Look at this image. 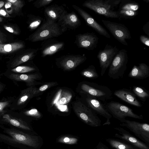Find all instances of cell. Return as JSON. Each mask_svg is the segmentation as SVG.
<instances>
[{
    "label": "cell",
    "mask_w": 149,
    "mask_h": 149,
    "mask_svg": "<svg viewBox=\"0 0 149 149\" xmlns=\"http://www.w3.org/2000/svg\"><path fill=\"white\" fill-rule=\"evenodd\" d=\"M64 32L57 22L47 19L37 30L32 34L30 40L33 42L43 40L57 37Z\"/></svg>",
    "instance_id": "obj_1"
},
{
    "label": "cell",
    "mask_w": 149,
    "mask_h": 149,
    "mask_svg": "<svg viewBox=\"0 0 149 149\" xmlns=\"http://www.w3.org/2000/svg\"><path fill=\"white\" fill-rule=\"evenodd\" d=\"M128 62L127 51L123 49L119 50L109 66L108 76L113 79L122 77L126 70Z\"/></svg>",
    "instance_id": "obj_2"
},
{
    "label": "cell",
    "mask_w": 149,
    "mask_h": 149,
    "mask_svg": "<svg viewBox=\"0 0 149 149\" xmlns=\"http://www.w3.org/2000/svg\"><path fill=\"white\" fill-rule=\"evenodd\" d=\"M105 105L111 116L121 123L123 122L127 117L140 120L143 119L142 114L135 113L131 108L119 102L111 101Z\"/></svg>",
    "instance_id": "obj_3"
},
{
    "label": "cell",
    "mask_w": 149,
    "mask_h": 149,
    "mask_svg": "<svg viewBox=\"0 0 149 149\" xmlns=\"http://www.w3.org/2000/svg\"><path fill=\"white\" fill-rule=\"evenodd\" d=\"M73 109L78 116L86 124L94 127L101 125V121L97 114L81 102L75 103Z\"/></svg>",
    "instance_id": "obj_4"
},
{
    "label": "cell",
    "mask_w": 149,
    "mask_h": 149,
    "mask_svg": "<svg viewBox=\"0 0 149 149\" xmlns=\"http://www.w3.org/2000/svg\"><path fill=\"white\" fill-rule=\"evenodd\" d=\"M81 88L84 93L95 97L102 102L107 101L112 97V92L109 88L95 83L84 82Z\"/></svg>",
    "instance_id": "obj_5"
},
{
    "label": "cell",
    "mask_w": 149,
    "mask_h": 149,
    "mask_svg": "<svg viewBox=\"0 0 149 149\" xmlns=\"http://www.w3.org/2000/svg\"><path fill=\"white\" fill-rule=\"evenodd\" d=\"M82 5L107 17H119L116 11L112 10L108 0H88L84 1Z\"/></svg>",
    "instance_id": "obj_6"
},
{
    "label": "cell",
    "mask_w": 149,
    "mask_h": 149,
    "mask_svg": "<svg viewBox=\"0 0 149 149\" xmlns=\"http://www.w3.org/2000/svg\"><path fill=\"white\" fill-rule=\"evenodd\" d=\"M101 21L116 40L124 45H128L126 40L131 38V36L126 26L110 21L102 19Z\"/></svg>",
    "instance_id": "obj_7"
},
{
    "label": "cell",
    "mask_w": 149,
    "mask_h": 149,
    "mask_svg": "<svg viewBox=\"0 0 149 149\" xmlns=\"http://www.w3.org/2000/svg\"><path fill=\"white\" fill-rule=\"evenodd\" d=\"M126 127L138 138L148 145L149 144V125L145 123H140L125 119L120 124Z\"/></svg>",
    "instance_id": "obj_8"
},
{
    "label": "cell",
    "mask_w": 149,
    "mask_h": 149,
    "mask_svg": "<svg viewBox=\"0 0 149 149\" xmlns=\"http://www.w3.org/2000/svg\"><path fill=\"white\" fill-rule=\"evenodd\" d=\"M119 51L116 46L113 47L108 44L106 45L104 49L99 51L97 57L101 68V75L102 76L104 74Z\"/></svg>",
    "instance_id": "obj_9"
},
{
    "label": "cell",
    "mask_w": 149,
    "mask_h": 149,
    "mask_svg": "<svg viewBox=\"0 0 149 149\" xmlns=\"http://www.w3.org/2000/svg\"><path fill=\"white\" fill-rule=\"evenodd\" d=\"M6 132L14 141L19 143L35 148H37L39 145L38 138L37 136L31 135L14 129H8Z\"/></svg>",
    "instance_id": "obj_10"
},
{
    "label": "cell",
    "mask_w": 149,
    "mask_h": 149,
    "mask_svg": "<svg viewBox=\"0 0 149 149\" xmlns=\"http://www.w3.org/2000/svg\"><path fill=\"white\" fill-rule=\"evenodd\" d=\"M114 129L118 132L114 134V137L126 142L137 149H149L148 145L138 139L123 128L119 127Z\"/></svg>",
    "instance_id": "obj_11"
},
{
    "label": "cell",
    "mask_w": 149,
    "mask_h": 149,
    "mask_svg": "<svg viewBox=\"0 0 149 149\" xmlns=\"http://www.w3.org/2000/svg\"><path fill=\"white\" fill-rule=\"evenodd\" d=\"M72 6L83 18L88 26L92 28L100 35L108 38H110V36L106 30L89 14L76 5H73Z\"/></svg>",
    "instance_id": "obj_12"
},
{
    "label": "cell",
    "mask_w": 149,
    "mask_h": 149,
    "mask_svg": "<svg viewBox=\"0 0 149 149\" xmlns=\"http://www.w3.org/2000/svg\"><path fill=\"white\" fill-rule=\"evenodd\" d=\"M99 38L94 33H86L76 36L75 43L79 48L93 50L96 48Z\"/></svg>",
    "instance_id": "obj_13"
},
{
    "label": "cell",
    "mask_w": 149,
    "mask_h": 149,
    "mask_svg": "<svg viewBox=\"0 0 149 149\" xmlns=\"http://www.w3.org/2000/svg\"><path fill=\"white\" fill-rule=\"evenodd\" d=\"M37 88L30 87L21 91L19 96L15 99L9 106L11 110H15L22 109L26 104L36 95Z\"/></svg>",
    "instance_id": "obj_14"
},
{
    "label": "cell",
    "mask_w": 149,
    "mask_h": 149,
    "mask_svg": "<svg viewBox=\"0 0 149 149\" xmlns=\"http://www.w3.org/2000/svg\"><path fill=\"white\" fill-rule=\"evenodd\" d=\"M86 95L84 99L87 105L97 114L104 117L107 119H110L112 116L107 110L102 102L95 97L89 94Z\"/></svg>",
    "instance_id": "obj_15"
},
{
    "label": "cell",
    "mask_w": 149,
    "mask_h": 149,
    "mask_svg": "<svg viewBox=\"0 0 149 149\" xmlns=\"http://www.w3.org/2000/svg\"><path fill=\"white\" fill-rule=\"evenodd\" d=\"M86 59V57L84 56L71 54L63 56L57 60L59 65L64 69L70 70L76 68Z\"/></svg>",
    "instance_id": "obj_16"
},
{
    "label": "cell",
    "mask_w": 149,
    "mask_h": 149,
    "mask_svg": "<svg viewBox=\"0 0 149 149\" xmlns=\"http://www.w3.org/2000/svg\"><path fill=\"white\" fill-rule=\"evenodd\" d=\"M57 22L64 32L68 29H74L81 25L80 21L74 12L68 13L66 10Z\"/></svg>",
    "instance_id": "obj_17"
},
{
    "label": "cell",
    "mask_w": 149,
    "mask_h": 149,
    "mask_svg": "<svg viewBox=\"0 0 149 149\" xmlns=\"http://www.w3.org/2000/svg\"><path fill=\"white\" fill-rule=\"evenodd\" d=\"M4 75L14 82L22 81L26 83V85L32 87L34 85L36 80L39 78L37 74H17L8 72Z\"/></svg>",
    "instance_id": "obj_18"
},
{
    "label": "cell",
    "mask_w": 149,
    "mask_h": 149,
    "mask_svg": "<svg viewBox=\"0 0 149 149\" xmlns=\"http://www.w3.org/2000/svg\"><path fill=\"white\" fill-rule=\"evenodd\" d=\"M114 95L124 102L138 107H142L141 103L136 96L130 90L127 88H122L116 90Z\"/></svg>",
    "instance_id": "obj_19"
},
{
    "label": "cell",
    "mask_w": 149,
    "mask_h": 149,
    "mask_svg": "<svg viewBox=\"0 0 149 149\" xmlns=\"http://www.w3.org/2000/svg\"><path fill=\"white\" fill-rule=\"evenodd\" d=\"M64 45L63 42L55 40L45 41L41 48L42 55L45 57L53 54L62 49Z\"/></svg>",
    "instance_id": "obj_20"
},
{
    "label": "cell",
    "mask_w": 149,
    "mask_h": 149,
    "mask_svg": "<svg viewBox=\"0 0 149 149\" xmlns=\"http://www.w3.org/2000/svg\"><path fill=\"white\" fill-rule=\"evenodd\" d=\"M128 76L133 79H141L149 77V67L144 63L134 65L129 72Z\"/></svg>",
    "instance_id": "obj_21"
},
{
    "label": "cell",
    "mask_w": 149,
    "mask_h": 149,
    "mask_svg": "<svg viewBox=\"0 0 149 149\" xmlns=\"http://www.w3.org/2000/svg\"><path fill=\"white\" fill-rule=\"evenodd\" d=\"M65 11L62 6L54 4L45 7L44 13L47 19L57 22Z\"/></svg>",
    "instance_id": "obj_22"
},
{
    "label": "cell",
    "mask_w": 149,
    "mask_h": 149,
    "mask_svg": "<svg viewBox=\"0 0 149 149\" xmlns=\"http://www.w3.org/2000/svg\"><path fill=\"white\" fill-rule=\"evenodd\" d=\"M105 140L114 149H137L128 143L120 139L107 138Z\"/></svg>",
    "instance_id": "obj_23"
},
{
    "label": "cell",
    "mask_w": 149,
    "mask_h": 149,
    "mask_svg": "<svg viewBox=\"0 0 149 149\" xmlns=\"http://www.w3.org/2000/svg\"><path fill=\"white\" fill-rule=\"evenodd\" d=\"M3 118L5 121L14 126L26 130H30L29 127L25 123L20 120L12 117L9 114H3Z\"/></svg>",
    "instance_id": "obj_24"
},
{
    "label": "cell",
    "mask_w": 149,
    "mask_h": 149,
    "mask_svg": "<svg viewBox=\"0 0 149 149\" xmlns=\"http://www.w3.org/2000/svg\"><path fill=\"white\" fill-rule=\"evenodd\" d=\"M24 46L22 44L19 42L6 44L0 43V53H11L22 48Z\"/></svg>",
    "instance_id": "obj_25"
},
{
    "label": "cell",
    "mask_w": 149,
    "mask_h": 149,
    "mask_svg": "<svg viewBox=\"0 0 149 149\" xmlns=\"http://www.w3.org/2000/svg\"><path fill=\"white\" fill-rule=\"evenodd\" d=\"M119 7V10L137 11L140 6L138 3L135 1L130 0H121Z\"/></svg>",
    "instance_id": "obj_26"
},
{
    "label": "cell",
    "mask_w": 149,
    "mask_h": 149,
    "mask_svg": "<svg viewBox=\"0 0 149 149\" xmlns=\"http://www.w3.org/2000/svg\"><path fill=\"white\" fill-rule=\"evenodd\" d=\"M132 91L135 95L143 102H145L149 97V93L144 88L140 86H134Z\"/></svg>",
    "instance_id": "obj_27"
},
{
    "label": "cell",
    "mask_w": 149,
    "mask_h": 149,
    "mask_svg": "<svg viewBox=\"0 0 149 149\" xmlns=\"http://www.w3.org/2000/svg\"><path fill=\"white\" fill-rule=\"evenodd\" d=\"M81 74L83 76L91 79H97L99 77L95 68L93 65H90L88 68L83 70Z\"/></svg>",
    "instance_id": "obj_28"
},
{
    "label": "cell",
    "mask_w": 149,
    "mask_h": 149,
    "mask_svg": "<svg viewBox=\"0 0 149 149\" xmlns=\"http://www.w3.org/2000/svg\"><path fill=\"white\" fill-rule=\"evenodd\" d=\"M38 50L37 49H35L31 51L30 53L24 55L19 60L12 63L10 66V68H11L10 69L15 67L17 65L29 61L30 59L35 56L37 52H38Z\"/></svg>",
    "instance_id": "obj_29"
},
{
    "label": "cell",
    "mask_w": 149,
    "mask_h": 149,
    "mask_svg": "<svg viewBox=\"0 0 149 149\" xmlns=\"http://www.w3.org/2000/svg\"><path fill=\"white\" fill-rule=\"evenodd\" d=\"M35 68L27 66H19L10 69L7 72L17 74H24L34 70Z\"/></svg>",
    "instance_id": "obj_30"
},
{
    "label": "cell",
    "mask_w": 149,
    "mask_h": 149,
    "mask_svg": "<svg viewBox=\"0 0 149 149\" xmlns=\"http://www.w3.org/2000/svg\"><path fill=\"white\" fill-rule=\"evenodd\" d=\"M116 11L119 17L125 19H132L138 13V11L122 10H119Z\"/></svg>",
    "instance_id": "obj_31"
},
{
    "label": "cell",
    "mask_w": 149,
    "mask_h": 149,
    "mask_svg": "<svg viewBox=\"0 0 149 149\" xmlns=\"http://www.w3.org/2000/svg\"><path fill=\"white\" fill-rule=\"evenodd\" d=\"M59 96L58 102L59 104L63 105L68 103L70 101L72 97V95L68 92L64 91L60 94Z\"/></svg>",
    "instance_id": "obj_32"
},
{
    "label": "cell",
    "mask_w": 149,
    "mask_h": 149,
    "mask_svg": "<svg viewBox=\"0 0 149 149\" xmlns=\"http://www.w3.org/2000/svg\"><path fill=\"white\" fill-rule=\"evenodd\" d=\"M58 142L68 144H76L78 141V139L73 137L64 136L60 138L58 140Z\"/></svg>",
    "instance_id": "obj_33"
},
{
    "label": "cell",
    "mask_w": 149,
    "mask_h": 149,
    "mask_svg": "<svg viewBox=\"0 0 149 149\" xmlns=\"http://www.w3.org/2000/svg\"><path fill=\"white\" fill-rule=\"evenodd\" d=\"M43 18L39 16H34V19L30 24L29 27L31 30L38 28L41 24Z\"/></svg>",
    "instance_id": "obj_34"
},
{
    "label": "cell",
    "mask_w": 149,
    "mask_h": 149,
    "mask_svg": "<svg viewBox=\"0 0 149 149\" xmlns=\"http://www.w3.org/2000/svg\"><path fill=\"white\" fill-rule=\"evenodd\" d=\"M23 113L26 116L36 118H39L41 117L40 113L35 108L25 111Z\"/></svg>",
    "instance_id": "obj_35"
},
{
    "label": "cell",
    "mask_w": 149,
    "mask_h": 149,
    "mask_svg": "<svg viewBox=\"0 0 149 149\" xmlns=\"http://www.w3.org/2000/svg\"><path fill=\"white\" fill-rule=\"evenodd\" d=\"M14 100L12 98L3 102H0V113L4 114L5 113L4 109L8 106H9Z\"/></svg>",
    "instance_id": "obj_36"
},
{
    "label": "cell",
    "mask_w": 149,
    "mask_h": 149,
    "mask_svg": "<svg viewBox=\"0 0 149 149\" xmlns=\"http://www.w3.org/2000/svg\"><path fill=\"white\" fill-rule=\"evenodd\" d=\"M53 0H37L34 3L35 6L37 8L45 7L53 1Z\"/></svg>",
    "instance_id": "obj_37"
},
{
    "label": "cell",
    "mask_w": 149,
    "mask_h": 149,
    "mask_svg": "<svg viewBox=\"0 0 149 149\" xmlns=\"http://www.w3.org/2000/svg\"><path fill=\"white\" fill-rule=\"evenodd\" d=\"M7 1L11 3L14 9L16 10L21 8L23 6V3L20 0H8Z\"/></svg>",
    "instance_id": "obj_38"
},
{
    "label": "cell",
    "mask_w": 149,
    "mask_h": 149,
    "mask_svg": "<svg viewBox=\"0 0 149 149\" xmlns=\"http://www.w3.org/2000/svg\"><path fill=\"white\" fill-rule=\"evenodd\" d=\"M141 42L145 45L149 47V38L144 35H141L140 37Z\"/></svg>",
    "instance_id": "obj_39"
},
{
    "label": "cell",
    "mask_w": 149,
    "mask_h": 149,
    "mask_svg": "<svg viewBox=\"0 0 149 149\" xmlns=\"http://www.w3.org/2000/svg\"><path fill=\"white\" fill-rule=\"evenodd\" d=\"M143 29L144 33L149 36V21L148 22L143 26Z\"/></svg>",
    "instance_id": "obj_40"
},
{
    "label": "cell",
    "mask_w": 149,
    "mask_h": 149,
    "mask_svg": "<svg viewBox=\"0 0 149 149\" xmlns=\"http://www.w3.org/2000/svg\"><path fill=\"white\" fill-rule=\"evenodd\" d=\"M96 149H110L105 145L101 142H100L97 144Z\"/></svg>",
    "instance_id": "obj_41"
},
{
    "label": "cell",
    "mask_w": 149,
    "mask_h": 149,
    "mask_svg": "<svg viewBox=\"0 0 149 149\" xmlns=\"http://www.w3.org/2000/svg\"><path fill=\"white\" fill-rule=\"evenodd\" d=\"M51 85L50 84H45L41 86L39 88L38 91H36V94H37L38 92L46 90Z\"/></svg>",
    "instance_id": "obj_42"
},
{
    "label": "cell",
    "mask_w": 149,
    "mask_h": 149,
    "mask_svg": "<svg viewBox=\"0 0 149 149\" xmlns=\"http://www.w3.org/2000/svg\"><path fill=\"white\" fill-rule=\"evenodd\" d=\"M4 27L5 29L9 32L11 33H14V30L12 27H8L6 26H4Z\"/></svg>",
    "instance_id": "obj_43"
},
{
    "label": "cell",
    "mask_w": 149,
    "mask_h": 149,
    "mask_svg": "<svg viewBox=\"0 0 149 149\" xmlns=\"http://www.w3.org/2000/svg\"><path fill=\"white\" fill-rule=\"evenodd\" d=\"M7 14L6 12L3 9L0 10V15L3 16H6Z\"/></svg>",
    "instance_id": "obj_44"
},
{
    "label": "cell",
    "mask_w": 149,
    "mask_h": 149,
    "mask_svg": "<svg viewBox=\"0 0 149 149\" xmlns=\"http://www.w3.org/2000/svg\"><path fill=\"white\" fill-rule=\"evenodd\" d=\"M12 5L11 3L10 2H7L5 5V7L6 9H7L10 7Z\"/></svg>",
    "instance_id": "obj_45"
},
{
    "label": "cell",
    "mask_w": 149,
    "mask_h": 149,
    "mask_svg": "<svg viewBox=\"0 0 149 149\" xmlns=\"http://www.w3.org/2000/svg\"><path fill=\"white\" fill-rule=\"evenodd\" d=\"M0 78L1 77L0 76ZM5 85L3 84L0 81V92L2 91L3 89L5 88Z\"/></svg>",
    "instance_id": "obj_46"
},
{
    "label": "cell",
    "mask_w": 149,
    "mask_h": 149,
    "mask_svg": "<svg viewBox=\"0 0 149 149\" xmlns=\"http://www.w3.org/2000/svg\"><path fill=\"white\" fill-rule=\"evenodd\" d=\"M110 124L111 122L110 121V119H107L106 121L102 125L104 126L106 125H110Z\"/></svg>",
    "instance_id": "obj_47"
},
{
    "label": "cell",
    "mask_w": 149,
    "mask_h": 149,
    "mask_svg": "<svg viewBox=\"0 0 149 149\" xmlns=\"http://www.w3.org/2000/svg\"><path fill=\"white\" fill-rule=\"evenodd\" d=\"M4 2L3 1H0V8L3 6Z\"/></svg>",
    "instance_id": "obj_48"
},
{
    "label": "cell",
    "mask_w": 149,
    "mask_h": 149,
    "mask_svg": "<svg viewBox=\"0 0 149 149\" xmlns=\"http://www.w3.org/2000/svg\"><path fill=\"white\" fill-rule=\"evenodd\" d=\"M143 1L147 3H148L149 1V0H143Z\"/></svg>",
    "instance_id": "obj_49"
},
{
    "label": "cell",
    "mask_w": 149,
    "mask_h": 149,
    "mask_svg": "<svg viewBox=\"0 0 149 149\" xmlns=\"http://www.w3.org/2000/svg\"><path fill=\"white\" fill-rule=\"evenodd\" d=\"M2 19L0 17V22H1L2 21Z\"/></svg>",
    "instance_id": "obj_50"
},
{
    "label": "cell",
    "mask_w": 149,
    "mask_h": 149,
    "mask_svg": "<svg viewBox=\"0 0 149 149\" xmlns=\"http://www.w3.org/2000/svg\"><path fill=\"white\" fill-rule=\"evenodd\" d=\"M4 114L2 113H0V117H1V115H3Z\"/></svg>",
    "instance_id": "obj_51"
},
{
    "label": "cell",
    "mask_w": 149,
    "mask_h": 149,
    "mask_svg": "<svg viewBox=\"0 0 149 149\" xmlns=\"http://www.w3.org/2000/svg\"><path fill=\"white\" fill-rule=\"evenodd\" d=\"M1 43V40H0V43Z\"/></svg>",
    "instance_id": "obj_52"
}]
</instances>
